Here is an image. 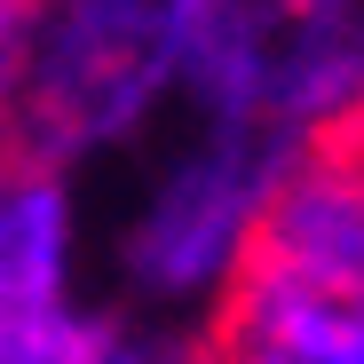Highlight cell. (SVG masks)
<instances>
[{"label":"cell","mask_w":364,"mask_h":364,"mask_svg":"<svg viewBox=\"0 0 364 364\" xmlns=\"http://www.w3.org/2000/svg\"><path fill=\"white\" fill-rule=\"evenodd\" d=\"M64 262H72L64 166L0 151V333L64 309Z\"/></svg>","instance_id":"277c9868"},{"label":"cell","mask_w":364,"mask_h":364,"mask_svg":"<svg viewBox=\"0 0 364 364\" xmlns=\"http://www.w3.org/2000/svg\"><path fill=\"white\" fill-rule=\"evenodd\" d=\"M111 341H119V325L55 309V317H32L16 333H0V364H103Z\"/></svg>","instance_id":"5b68a950"},{"label":"cell","mask_w":364,"mask_h":364,"mask_svg":"<svg viewBox=\"0 0 364 364\" xmlns=\"http://www.w3.org/2000/svg\"><path fill=\"white\" fill-rule=\"evenodd\" d=\"M191 356L198 364H364V301L230 262Z\"/></svg>","instance_id":"3957f363"},{"label":"cell","mask_w":364,"mask_h":364,"mask_svg":"<svg viewBox=\"0 0 364 364\" xmlns=\"http://www.w3.org/2000/svg\"><path fill=\"white\" fill-rule=\"evenodd\" d=\"M206 9L214 0H40L0 111V151L72 166L127 143L166 95H182Z\"/></svg>","instance_id":"6da1fadb"},{"label":"cell","mask_w":364,"mask_h":364,"mask_svg":"<svg viewBox=\"0 0 364 364\" xmlns=\"http://www.w3.org/2000/svg\"><path fill=\"white\" fill-rule=\"evenodd\" d=\"M293 151L301 135L269 127V119H198V135L159 166L151 198L135 214V237H127L135 293L182 301V293L222 285L254 206L269 198V182L285 174Z\"/></svg>","instance_id":"7a4b0ae2"}]
</instances>
